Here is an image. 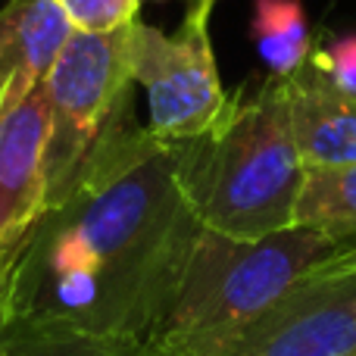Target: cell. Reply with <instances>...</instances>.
I'll use <instances>...</instances> for the list:
<instances>
[{
    "label": "cell",
    "mask_w": 356,
    "mask_h": 356,
    "mask_svg": "<svg viewBox=\"0 0 356 356\" xmlns=\"http://www.w3.org/2000/svg\"><path fill=\"white\" fill-rule=\"evenodd\" d=\"M129 72V25L116 31H72L44 79L47 97V207L69 194L81 169L135 119Z\"/></svg>",
    "instance_id": "obj_4"
},
{
    "label": "cell",
    "mask_w": 356,
    "mask_h": 356,
    "mask_svg": "<svg viewBox=\"0 0 356 356\" xmlns=\"http://www.w3.org/2000/svg\"><path fill=\"white\" fill-rule=\"evenodd\" d=\"M75 25L56 0H6L0 6V97H25L44 85Z\"/></svg>",
    "instance_id": "obj_9"
},
{
    "label": "cell",
    "mask_w": 356,
    "mask_h": 356,
    "mask_svg": "<svg viewBox=\"0 0 356 356\" xmlns=\"http://www.w3.org/2000/svg\"><path fill=\"white\" fill-rule=\"evenodd\" d=\"M250 29L259 56L278 79L294 75L313 56L316 41L303 0H253Z\"/></svg>",
    "instance_id": "obj_11"
},
{
    "label": "cell",
    "mask_w": 356,
    "mask_h": 356,
    "mask_svg": "<svg viewBox=\"0 0 356 356\" xmlns=\"http://www.w3.org/2000/svg\"><path fill=\"white\" fill-rule=\"evenodd\" d=\"M338 247L313 228L234 241L200 228L166 313L150 328L154 356H203L269 309Z\"/></svg>",
    "instance_id": "obj_3"
},
{
    "label": "cell",
    "mask_w": 356,
    "mask_h": 356,
    "mask_svg": "<svg viewBox=\"0 0 356 356\" xmlns=\"http://www.w3.org/2000/svg\"><path fill=\"white\" fill-rule=\"evenodd\" d=\"M47 97L44 85L13 100L0 97V269L22 247L47 209Z\"/></svg>",
    "instance_id": "obj_7"
},
{
    "label": "cell",
    "mask_w": 356,
    "mask_h": 356,
    "mask_svg": "<svg viewBox=\"0 0 356 356\" xmlns=\"http://www.w3.org/2000/svg\"><path fill=\"white\" fill-rule=\"evenodd\" d=\"M309 63L316 69H322L325 75H332L338 85L356 91V35L334 38L328 44H316Z\"/></svg>",
    "instance_id": "obj_14"
},
{
    "label": "cell",
    "mask_w": 356,
    "mask_h": 356,
    "mask_svg": "<svg viewBox=\"0 0 356 356\" xmlns=\"http://www.w3.org/2000/svg\"><path fill=\"white\" fill-rule=\"evenodd\" d=\"M213 6L188 3L175 35L141 19L129 25V72L147 94V129L163 141H197L219 129L234 106L213 56Z\"/></svg>",
    "instance_id": "obj_5"
},
{
    "label": "cell",
    "mask_w": 356,
    "mask_h": 356,
    "mask_svg": "<svg viewBox=\"0 0 356 356\" xmlns=\"http://www.w3.org/2000/svg\"><path fill=\"white\" fill-rule=\"evenodd\" d=\"M291 125L303 166L356 163V91L307 63L288 75Z\"/></svg>",
    "instance_id": "obj_8"
},
{
    "label": "cell",
    "mask_w": 356,
    "mask_h": 356,
    "mask_svg": "<svg viewBox=\"0 0 356 356\" xmlns=\"http://www.w3.org/2000/svg\"><path fill=\"white\" fill-rule=\"evenodd\" d=\"M203 356H356V272H309Z\"/></svg>",
    "instance_id": "obj_6"
},
{
    "label": "cell",
    "mask_w": 356,
    "mask_h": 356,
    "mask_svg": "<svg viewBox=\"0 0 356 356\" xmlns=\"http://www.w3.org/2000/svg\"><path fill=\"white\" fill-rule=\"evenodd\" d=\"M188 3H200V0H188ZM209 3H216V0H209Z\"/></svg>",
    "instance_id": "obj_15"
},
{
    "label": "cell",
    "mask_w": 356,
    "mask_h": 356,
    "mask_svg": "<svg viewBox=\"0 0 356 356\" xmlns=\"http://www.w3.org/2000/svg\"><path fill=\"white\" fill-rule=\"evenodd\" d=\"M294 225L319 232L338 250L356 247V163L307 166Z\"/></svg>",
    "instance_id": "obj_10"
},
{
    "label": "cell",
    "mask_w": 356,
    "mask_h": 356,
    "mask_svg": "<svg viewBox=\"0 0 356 356\" xmlns=\"http://www.w3.org/2000/svg\"><path fill=\"white\" fill-rule=\"evenodd\" d=\"M303 172L288 79L278 75L250 97L234 94L232 113L216 131L184 141V188L197 222L234 241L294 228Z\"/></svg>",
    "instance_id": "obj_2"
},
{
    "label": "cell",
    "mask_w": 356,
    "mask_h": 356,
    "mask_svg": "<svg viewBox=\"0 0 356 356\" xmlns=\"http://www.w3.org/2000/svg\"><path fill=\"white\" fill-rule=\"evenodd\" d=\"M197 232L184 141H163L131 119L0 269V325L44 322L144 344Z\"/></svg>",
    "instance_id": "obj_1"
},
{
    "label": "cell",
    "mask_w": 356,
    "mask_h": 356,
    "mask_svg": "<svg viewBox=\"0 0 356 356\" xmlns=\"http://www.w3.org/2000/svg\"><path fill=\"white\" fill-rule=\"evenodd\" d=\"M79 31H116L138 19L144 0H56Z\"/></svg>",
    "instance_id": "obj_13"
},
{
    "label": "cell",
    "mask_w": 356,
    "mask_h": 356,
    "mask_svg": "<svg viewBox=\"0 0 356 356\" xmlns=\"http://www.w3.org/2000/svg\"><path fill=\"white\" fill-rule=\"evenodd\" d=\"M0 356H150L141 341L44 322H3Z\"/></svg>",
    "instance_id": "obj_12"
}]
</instances>
